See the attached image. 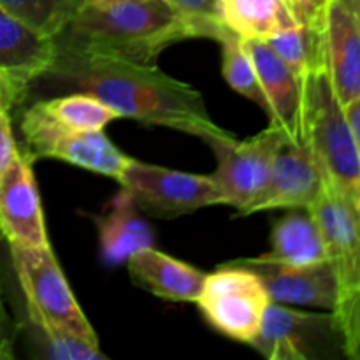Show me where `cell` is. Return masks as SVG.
Segmentation results:
<instances>
[{
  "mask_svg": "<svg viewBox=\"0 0 360 360\" xmlns=\"http://www.w3.org/2000/svg\"><path fill=\"white\" fill-rule=\"evenodd\" d=\"M48 74L101 98L120 118L160 125L210 143L234 137L213 122L199 90L155 63L56 49Z\"/></svg>",
  "mask_w": 360,
  "mask_h": 360,
  "instance_id": "1",
  "label": "cell"
},
{
  "mask_svg": "<svg viewBox=\"0 0 360 360\" xmlns=\"http://www.w3.org/2000/svg\"><path fill=\"white\" fill-rule=\"evenodd\" d=\"M225 30L218 18L193 20L165 0H116L83 4L55 44L65 51L155 63L176 42L195 37L218 41Z\"/></svg>",
  "mask_w": 360,
  "mask_h": 360,
  "instance_id": "2",
  "label": "cell"
},
{
  "mask_svg": "<svg viewBox=\"0 0 360 360\" xmlns=\"http://www.w3.org/2000/svg\"><path fill=\"white\" fill-rule=\"evenodd\" d=\"M302 137L327 185L360 207V155L326 67L302 77Z\"/></svg>",
  "mask_w": 360,
  "mask_h": 360,
  "instance_id": "3",
  "label": "cell"
},
{
  "mask_svg": "<svg viewBox=\"0 0 360 360\" xmlns=\"http://www.w3.org/2000/svg\"><path fill=\"white\" fill-rule=\"evenodd\" d=\"M9 248L35 329L72 334L98 345L97 333L77 304L51 246L9 245Z\"/></svg>",
  "mask_w": 360,
  "mask_h": 360,
  "instance_id": "4",
  "label": "cell"
},
{
  "mask_svg": "<svg viewBox=\"0 0 360 360\" xmlns=\"http://www.w3.org/2000/svg\"><path fill=\"white\" fill-rule=\"evenodd\" d=\"M195 304L214 330L239 343L252 345L262 327L271 297L252 269L227 262L206 274Z\"/></svg>",
  "mask_w": 360,
  "mask_h": 360,
  "instance_id": "5",
  "label": "cell"
},
{
  "mask_svg": "<svg viewBox=\"0 0 360 360\" xmlns=\"http://www.w3.org/2000/svg\"><path fill=\"white\" fill-rule=\"evenodd\" d=\"M21 132L27 153L37 158H56L76 167L120 181L130 157L118 150L104 130H74L48 115L41 102L25 111Z\"/></svg>",
  "mask_w": 360,
  "mask_h": 360,
  "instance_id": "6",
  "label": "cell"
},
{
  "mask_svg": "<svg viewBox=\"0 0 360 360\" xmlns=\"http://www.w3.org/2000/svg\"><path fill=\"white\" fill-rule=\"evenodd\" d=\"M250 347L271 360L347 357L343 334L333 311L306 313L273 301Z\"/></svg>",
  "mask_w": 360,
  "mask_h": 360,
  "instance_id": "7",
  "label": "cell"
},
{
  "mask_svg": "<svg viewBox=\"0 0 360 360\" xmlns=\"http://www.w3.org/2000/svg\"><path fill=\"white\" fill-rule=\"evenodd\" d=\"M118 183L132 193L139 210L157 218H176L221 204L211 176L174 171L134 158H129Z\"/></svg>",
  "mask_w": 360,
  "mask_h": 360,
  "instance_id": "8",
  "label": "cell"
},
{
  "mask_svg": "<svg viewBox=\"0 0 360 360\" xmlns=\"http://www.w3.org/2000/svg\"><path fill=\"white\" fill-rule=\"evenodd\" d=\"M283 134L273 125L245 141L236 137L210 141L217 155V171L211 174L221 195V204L238 210L243 217L250 204L269 181L274 155Z\"/></svg>",
  "mask_w": 360,
  "mask_h": 360,
  "instance_id": "9",
  "label": "cell"
},
{
  "mask_svg": "<svg viewBox=\"0 0 360 360\" xmlns=\"http://www.w3.org/2000/svg\"><path fill=\"white\" fill-rule=\"evenodd\" d=\"M308 210L323 236L341 297L360 283V207L326 183Z\"/></svg>",
  "mask_w": 360,
  "mask_h": 360,
  "instance_id": "10",
  "label": "cell"
},
{
  "mask_svg": "<svg viewBox=\"0 0 360 360\" xmlns=\"http://www.w3.org/2000/svg\"><path fill=\"white\" fill-rule=\"evenodd\" d=\"M323 185L326 179L322 169L308 144L283 137L278 144L266 188L250 204L243 217L271 210H308L322 192Z\"/></svg>",
  "mask_w": 360,
  "mask_h": 360,
  "instance_id": "11",
  "label": "cell"
},
{
  "mask_svg": "<svg viewBox=\"0 0 360 360\" xmlns=\"http://www.w3.org/2000/svg\"><path fill=\"white\" fill-rule=\"evenodd\" d=\"M34 162L27 151L20 150L0 176V232L9 245L44 248L51 245L32 169Z\"/></svg>",
  "mask_w": 360,
  "mask_h": 360,
  "instance_id": "12",
  "label": "cell"
},
{
  "mask_svg": "<svg viewBox=\"0 0 360 360\" xmlns=\"http://www.w3.org/2000/svg\"><path fill=\"white\" fill-rule=\"evenodd\" d=\"M252 269L262 280L271 301L334 311L340 297L338 278L329 260L309 266H287L255 259L232 260Z\"/></svg>",
  "mask_w": 360,
  "mask_h": 360,
  "instance_id": "13",
  "label": "cell"
},
{
  "mask_svg": "<svg viewBox=\"0 0 360 360\" xmlns=\"http://www.w3.org/2000/svg\"><path fill=\"white\" fill-rule=\"evenodd\" d=\"M253 60L267 102L269 125L287 139L304 143L302 137V79L260 39H243Z\"/></svg>",
  "mask_w": 360,
  "mask_h": 360,
  "instance_id": "14",
  "label": "cell"
},
{
  "mask_svg": "<svg viewBox=\"0 0 360 360\" xmlns=\"http://www.w3.org/2000/svg\"><path fill=\"white\" fill-rule=\"evenodd\" d=\"M320 30L330 84L347 105L360 97V27L341 0H329Z\"/></svg>",
  "mask_w": 360,
  "mask_h": 360,
  "instance_id": "15",
  "label": "cell"
},
{
  "mask_svg": "<svg viewBox=\"0 0 360 360\" xmlns=\"http://www.w3.org/2000/svg\"><path fill=\"white\" fill-rule=\"evenodd\" d=\"M125 264L137 287L165 301L197 302L206 278L200 269L155 246L132 253Z\"/></svg>",
  "mask_w": 360,
  "mask_h": 360,
  "instance_id": "16",
  "label": "cell"
},
{
  "mask_svg": "<svg viewBox=\"0 0 360 360\" xmlns=\"http://www.w3.org/2000/svg\"><path fill=\"white\" fill-rule=\"evenodd\" d=\"M94 224L102 259L111 266L127 262L132 253L155 245L153 231L141 217L139 206L125 186L112 197L104 213L94 218Z\"/></svg>",
  "mask_w": 360,
  "mask_h": 360,
  "instance_id": "17",
  "label": "cell"
},
{
  "mask_svg": "<svg viewBox=\"0 0 360 360\" xmlns=\"http://www.w3.org/2000/svg\"><path fill=\"white\" fill-rule=\"evenodd\" d=\"M56 58L53 39L37 34L0 6V69L11 70L32 83L49 72Z\"/></svg>",
  "mask_w": 360,
  "mask_h": 360,
  "instance_id": "18",
  "label": "cell"
},
{
  "mask_svg": "<svg viewBox=\"0 0 360 360\" xmlns=\"http://www.w3.org/2000/svg\"><path fill=\"white\" fill-rule=\"evenodd\" d=\"M259 259L287 266H309L327 260L323 236L309 210H292L278 220L271 231V250Z\"/></svg>",
  "mask_w": 360,
  "mask_h": 360,
  "instance_id": "19",
  "label": "cell"
},
{
  "mask_svg": "<svg viewBox=\"0 0 360 360\" xmlns=\"http://www.w3.org/2000/svg\"><path fill=\"white\" fill-rule=\"evenodd\" d=\"M217 18L241 39H266L299 27L288 0H217Z\"/></svg>",
  "mask_w": 360,
  "mask_h": 360,
  "instance_id": "20",
  "label": "cell"
},
{
  "mask_svg": "<svg viewBox=\"0 0 360 360\" xmlns=\"http://www.w3.org/2000/svg\"><path fill=\"white\" fill-rule=\"evenodd\" d=\"M266 42L301 79L309 70L326 67L320 25L319 27L299 25L266 39Z\"/></svg>",
  "mask_w": 360,
  "mask_h": 360,
  "instance_id": "21",
  "label": "cell"
},
{
  "mask_svg": "<svg viewBox=\"0 0 360 360\" xmlns=\"http://www.w3.org/2000/svg\"><path fill=\"white\" fill-rule=\"evenodd\" d=\"M83 4L84 0H0L11 16L53 41L65 30Z\"/></svg>",
  "mask_w": 360,
  "mask_h": 360,
  "instance_id": "22",
  "label": "cell"
},
{
  "mask_svg": "<svg viewBox=\"0 0 360 360\" xmlns=\"http://www.w3.org/2000/svg\"><path fill=\"white\" fill-rule=\"evenodd\" d=\"M41 104L51 118L74 130H104L120 118L115 109L88 91L41 101Z\"/></svg>",
  "mask_w": 360,
  "mask_h": 360,
  "instance_id": "23",
  "label": "cell"
},
{
  "mask_svg": "<svg viewBox=\"0 0 360 360\" xmlns=\"http://www.w3.org/2000/svg\"><path fill=\"white\" fill-rule=\"evenodd\" d=\"M217 42L221 48V72L229 86L267 111L266 95L260 86L252 56L243 44V39L227 28Z\"/></svg>",
  "mask_w": 360,
  "mask_h": 360,
  "instance_id": "24",
  "label": "cell"
},
{
  "mask_svg": "<svg viewBox=\"0 0 360 360\" xmlns=\"http://www.w3.org/2000/svg\"><path fill=\"white\" fill-rule=\"evenodd\" d=\"M37 330L46 354L58 360H105V355L98 350V345L56 330Z\"/></svg>",
  "mask_w": 360,
  "mask_h": 360,
  "instance_id": "25",
  "label": "cell"
},
{
  "mask_svg": "<svg viewBox=\"0 0 360 360\" xmlns=\"http://www.w3.org/2000/svg\"><path fill=\"white\" fill-rule=\"evenodd\" d=\"M333 313L343 334L345 354L348 359L360 360V283L338 299Z\"/></svg>",
  "mask_w": 360,
  "mask_h": 360,
  "instance_id": "26",
  "label": "cell"
},
{
  "mask_svg": "<svg viewBox=\"0 0 360 360\" xmlns=\"http://www.w3.org/2000/svg\"><path fill=\"white\" fill-rule=\"evenodd\" d=\"M30 81L11 70L0 69V115L11 112V109L16 108L27 97V90Z\"/></svg>",
  "mask_w": 360,
  "mask_h": 360,
  "instance_id": "27",
  "label": "cell"
},
{
  "mask_svg": "<svg viewBox=\"0 0 360 360\" xmlns=\"http://www.w3.org/2000/svg\"><path fill=\"white\" fill-rule=\"evenodd\" d=\"M0 238H2V232H0ZM14 340H16V327L7 311L2 281H0V360L14 357Z\"/></svg>",
  "mask_w": 360,
  "mask_h": 360,
  "instance_id": "28",
  "label": "cell"
},
{
  "mask_svg": "<svg viewBox=\"0 0 360 360\" xmlns=\"http://www.w3.org/2000/svg\"><path fill=\"white\" fill-rule=\"evenodd\" d=\"M20 148L16 146V141L13 136V127H11L9 112L0 115V176L4 174L11 162L16 158Z\"/></svg>",
  "mask_w": 360,
  "mask_h": 360,
  "instance_id": "29",
  "label": "cell"
},
{
  "mask_svg": "<svg viewBox=\"0 0 360 360\" xmlns=\"http://www.w3.org/2000/svg\"><path fill=\"white\" fill-rule=\"evenodd\" d=\"M294 11L295 18L301 25L319 27L322 23L326 6L329 0H288Z\"/></svg>",
  "mask_w": 360,
  "mask_h": 360,
  "instance_id": "30",
  "label": "cell"
},
{
  "mask_svg": "<svg viewBox=\"0 0 360 360\" xmlns=\"http://www.w3.org/2000/svg\"><path fill=\"white\" fill-rule=\"evenodd\" d=\"M165 2L193 20L217 18V0H165Z\"/></svg>",
  "mask_w": 360,
  "mask_h": 360,
  "instance_id": "31",
  "label": "cell"
},
{
  "mask_svg": "<svg viewBox=\"0 0 360 360\" xmlns=\"http://www.w3.org/2000/svg\"><path fill=\"white\" fill-rule=\"evenodd\" d=\"M345 112H347V120L350 123L352 134H354L355 144H357V150L360 155V97L352 101L350 104L345 105Z\"/></svg>",
  "mask_w": 360,
  "mask_h": 360,
  "instance_id": "32",
  "label": "cell"
},
{
  "mask_svg": "<svg viewBox=\"0 0 360 360\" xmlns=\"http://www.w3.org/2000/svg\"><path fill=\"white\" fill-rule=\"evenodd\" d=\"M341 2L348 7V11H350L352 14H354V18L357 20L360 27V0H341Z\"/></svg>",
  "mask_w": 360,
  "mask_h": 360,
  "instance_id": "33",
  "label": "cell"
},
{
  "mask_svg": "<svg viewBox=\"0 0 360 360\" xmlns=\"http://www.w3.org/2000/svg\"><path fill=\"white\" fill-rule=\"evenodd\" d=\"M108 2H116V0H84V4H108Z\"/></svg>",
  "mask_w": 360,
  "mask_h": 360,
  "instance_id": "34",
  "label": "cell"
}]
</instances>
